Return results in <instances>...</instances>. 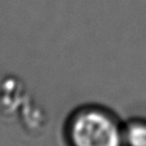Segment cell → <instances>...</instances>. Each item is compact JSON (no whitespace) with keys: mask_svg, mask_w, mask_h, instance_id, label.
Masks as SVG:
<instances>
[{"mask_svg":"<svg viewBox=\"0 0 146 146\" xmlns=\"http://www.w3.org/2000/svg\"><path fill=\"white\" fill-rule=\"evenodd\" d=\"M125 145L146 146V120L133 119L123 126Z\"/></svg>","mask_w":146,"mask_h":146,"instance_id":"cell-2","label":"cell"},{"mask_svg":"<svg viewBox=\"0 0 146 146\" xmlns=\"http://www.w3.org/2000/svg\"><path fill=\"white\" fill-rule=\"evenodd\" d=\"M68 146H126L123 125L110 110L83 105L69 115L64 123Z\"/></svg>","mask_w":146,"mask_h":146,"instance_id":"cell-1","label":"cell"}]
</instances>
